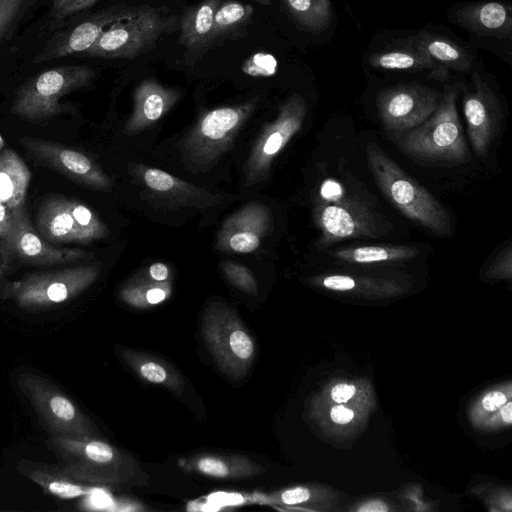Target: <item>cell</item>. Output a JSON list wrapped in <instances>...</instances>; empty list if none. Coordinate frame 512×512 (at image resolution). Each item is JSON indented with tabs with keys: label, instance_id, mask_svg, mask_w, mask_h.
I'll return each instance as SVG.
<instances>
[{
	"label": "cell",
	"instance_id": "6da1fadb",
	"mask_svg": "<svg viewBox=\"0 0 512 512\" xmlns=\"http://www.w3.org/2000/svg\"><path fill=\"white\" fill-rule=\"evenodd\" d=\"M366 154L376 183L394 206L436 235L451 233L450 216L432 194L408 176L377 144L369 143Z\"/></svg>",
	"mask_w": 512,
	"mask_h": 512
},
{
	"label": "cell",
	"instance_id": "7a4b0ae2",
	"mask_svg": "<svg viewBox=\"0 0 512 512\" xmlns=\"http://www.w3.org/2000/svg\"><path fill=\"white\" fill-rule=\"evenodd\" d=\"M458 93L457 84L446 86L429 118L400 138V149L422 161L465 162L468 149L457 113Z\"/></svg>",
	"mask_w": 512,
	"mask_h": 512
},
{
	"label": "cell",
	"instance_id": "3957f363",
	"mask_svg": "<svg viewBox=\"0 0 512 512\" xmlns=\"http://www.w3.org/2000/svg\"><path fill=\"white\" fill-rule=\"evenodd\" d=\"M201 335L218 368L239 380L250 370L256 354L254 339L236 311L214 301L203 311Z\"/></svg>",
	"mask_w": 512,
	"mask_h": 512
},
{
	"label": "cell",
	"instance_id": "277c9868",
	"mask_svg": "<svg viewBox=\"0 0 512 512\" xmlns=\"http://www.w3.org/2000/svg\"><path fill=\"white\" fill-rule=\"evenodd\" d=\"M177 24V16L169 15L164 9L141 5L128 18L106 29L81 55L104 59L136 58L152 49Z\"/></svg>",
	"mask_w": 512,
	"mask_h": 512
},
{
	"label": "cell",
	"instance_id": "5b68a950",
	"mask_svg": "<svg viewBox=\"0 0 512 512\" xmlns=\"http://www.w3.org/2000/svg\"><path fill=\"white\" fill-rule=\"evenodd\" d=\"M95 72L85 65L58 66L26 81L17 91L11 112L24 120L43 121L72 111L60 98L89 85Z\"/></svg>",
	"mask_w": 512,
	"mask_h": 512
},
{
	"label": "cell",
	"instance_id": "8992f818",
	"mask_svg": "<svg viewBox=\"0 0 512 512\" xmlns=\"http://www.w3.org/2000/svg\"><path fill=\"white\" fill-rule=\"evenodd\" d=\"M316 220L324 243L353 237H375V223L368 212L350 200L344 186L333 178L325 179L319 189Z\"/></svg>",
	"mask_w": 512,
	"mask_h": 512
},
{
	"label": "cell",
	"instance_id": "52a82bcc",
	"mask_svg": "<svg viewBox=\"0 0 512 512\" xmlns=\"http://www.w3.org/2000/svg\"><path fill=\"white\" fill-rule=\"evenodd\" d=\"M10 216V229L1 239V264L13 261L32 265L67 264L85 257L80 249L57 248L40 236L32 227L24 205L10 210Z\"/></svg>",
	"mask_w": 512,
	"mask_h": 512
},
{
	"label": "cell",
	"instance_id": "ba28073f",
	"mask_svg": "<svg viewBox=\"0 0 512 512\" xmlns=\"http://www.w3.org/2000/svg\"><path fill=\"white\" fill-rule=\"evenodd\" d=\"M440 99L441 94L429 87L417 83L399 84L379 94L378 108L388 130L404 132L428 119Z\"/></svg>",
	"mask_w": 512,
	"mask_h": 512
},
{
	"label": "cell",
	"instance_id": "9c48e42d",
	"mask_svg": "<svg viewBox=\"0 0 512 512\" xmlns=\"http://www.w3.org/2000/svg\"><path fill=\"white\" fill-rule=\"evenodd\" d=\"M136 8V6L117 4L93 13L77 25L56 33L35 56L33 63L82 54L106 29L128 18Z\"/></svg>",
	"mask_w": 512,
	"mask_h": 512
},
{
	"label": "cell",
	"instance_id": "30bf717a",
	"mask_svg": "<svg viewBox=\"0 0 512 512\" xmlns=\"http://www.w3.org/2000/svg\"><path fill=\"white\" fill-rule=\"evenodd\" d=\"M97 275L96 266H78L28 275L15 288L22 301L60 303L90 285Z\"/></svg>",
	"mask_w": 512,
	"mask_h": 512
},
{
	"label": "cell",
	"instance_id": "8fae6325",
	"mask_svg": "<svg viewBox=\"0 0 512 512\" xmlns=\"http://www.w3.org/2000/svg\"><path fill=\"white\" fill-rule=\"evenodd\" d=\"M474 91L466 94L463 110L469 139L478 155H486L501 125V107L488 83L476 71L472 75Z\"/></svg>",
	"mask_w": 512,
	"mask_h": 512
},
{
	"label": "cell",
	"instance_id": "7c38bea8",
	"mask_svg": "<svg viewBox=\"0 0 512 512\" xmlns=\"http://www.w3.org/2000/svg\"><path fill=\"white\" fill-rule=\"evenodd\" d=\"M20 142L37 159L75 182L96 188L107 184L96 164L79 151L34 137L21 138Z\"/></svg>",
	"mask_w": 512,
	"mask_h": 512
},
{
	"label": "cell",
	"instance_id": "4fadbf2b",
	"mask_svg": "<svg viewBox=\"0 0 512 512\" xmlns=\"http://www.w3.org/2000/svg\"><path fill=\"white\" fill-rule=\"evenodd\" d=\"M306 112L305 101L299 95H292L284 103L278 118L268 127L254 151L253 167L260 170L268 166L271 160L301 128Z\"/></svg>",
	"mask_w": 512,
	"mask_h": 512
},
{
	"label": "cell",
	"instance_id": "5bb4252c",
	"mask_svg": "<svg viewBox=\"0 0 512 512\" xmlns=\"http://www.w3.org/2000/svg\"><path fill=\"white\" fill-rule=\"evenodd\" d=\"M268 211L261 205H249L233 215L220 233V247L237 253L256 250L268 228Z\"/></svg>",
	"mask_w": 512,
	"mask_h": 512
},
{
	"label": "cell",
	"instance_id": "9a60e30c",
	"mask_svg": "<svg viewBox=\"0 0 512 512\" xmlns=\"http://www.w3.org/2000/svg\"><path fill=\"white\" fill-rule=\"evenodd\" d=\"M183 468L189 473L229 481L249 479L266 473L260 463L246 455L227 453L194 455L183 463Z\"/></svg>",
	"mask_w": 512,
	"mask_h": 512
},
{
	"label": "cell",
	"instance_id": "2e32d148",
	"mask_svg": "<svg viewBox=\"0 0 512 512\" xmlns=\"http://www.w3.org/2000/svg\"><path fill=\"white\" fill-rule=\"evenodd\" d=\"M457 22L466 29L491 37H510L511 7L500 2H484L465 6L456 12Z\"/></svg>",
	"mask_w": 512,
	"mask_h": 512
},
{
	"label": "cell",
	"instance_id": "e0dca14e",
	"mask_svg": "<svg viewBox=\"0 0 512 512\" xmlns=\"http://www.w3.org/2000/svg\"><path fill=\"white\" fill-rule=\"evenodd\" d=\"M36 224L39 233L48 242L82 243L69 199L64 197L47 198L38 209Z\"/></svg>",
	"mask_w": 512,
	"mask_h": 512
},
{
	"label": "cell",
	"instance_id": "ac0fdd59",
	"mask_svg": "<svg viewBox=\"0 0 512 512\" xmlns=\"http://www.w3.org/2000/svg\"><path fill=\"white\" fill-rule=\"evenodd\" d=\"M119 355L124 363L144 381L165 387L181 395L185 380L166 360L136 349L119 347Z\"/></svg>",
	"mask_w": 512,
	"mask_h": 512
},
{
	"label": "cell",
	"instance_id": "d6986e66",
	"mask_svg": "<svg viewBox=\"0 0 512 512\" xmlns=\"http://www.w3.org/2000/svg\"><path fill=\"white\" fill-rule=\"evenodd\" d=\"M221 0H203L180 18L178 42L188 54L203 52L212 45L213 21Z\"/></svg>",
	"mask_w": 512,
	"mask_h": 512
},
{
	"label": "cell",
	"instance_id": "ffe728a7",
	"mask_svg": "<svg viewBox=\"0 0 512 512\" xmlns=\"http://www.w3.org/2000/svg\"><path fill=\"white\" fill-rule=\"evenodd\" d=\"M31 173L24 161L11 149L0 152V201L13 210L24 205Z\"/></svg>",
	"mask_w": 512,
	"mask_h": 512
},
{
	"label": "cell",
	"instance_id": "44dd1931",
	"mask_svg": "<svg viewBox=\"0 0 512 512\" xmlns=\"http://www.w3.org/2000/svg\"><path fill=\"white\" fill-rule=\"evenodd\" d=\"M179 91L162 86L157 80H143L135 91L133 125L156 121L178 99Z\"/></svg>",
	"mask_w": 512,
	"mask_h": 512
},
{
	"label": "cell",
	"instance_id": "7402d4cb",
	"mask_svg": "<svg viewBox=\"0 0 512 512\" xmlns=\"http://www.w3.org/2000/svg\"><path fill=\"white\" fill-rule=\"evenodd\" d=\"M407 44L417 47L448 71L466 72L472 66L473 58L467 50L442 36L422 32L409 38Z\"/></svg>",
	"mask_w": 512,
	"mask_h": 512
},
{
	"label": "cell",
	"instance_id": "603a6c76",
	"mask_svg": "<svg viewBox=\"0 0 512 512\" xmlns=\"http://www.w3.org/2000/svg\"><path fill=\"white\" fill-rule=\"evenodd\" d=\"M369 63L375 68L384 70H429L431 75L439 80L448 76L447 69L436 64L426 53L410 44L404 48L373 54L369 58Z\"/></svg>",
	"mask_w": 512,
	"mask_h": 512
},
{
	"label": "cell",
	"instance_id": "cb8c5ba5",
	"mask_svg": "<svg viewBox=\"0 0 512 512\" xmlns=\"http://www.w3.org/2000/svg\"><path fill=\"white\" fill-rule=\"evenodd\" d=\"M251 105L222 107L210 111L201 120L198 140L205 146L220 145L243 120Z\"/></svg>",
	"mask_w": 512,
	"mask_h": 512
},
{
	"label": "cell",
	"instance_id": "d4e9b609",
	"mask_svg": "<svg viewBox=\"0 0 512 512\" xmlns=\"http://www.w3.org/2000/svg\"><path fill=\"white\" fill-rule=\"evenodd\" d=\"M331 254L344 262L370 264L406 261L414 258L418 250L406 245H371L339 249Z\"/></svg>",
	"mask_w": 512,
	"mask_h": 512
},
{
	"label": "cell",
	"instance_id": "484cf974",
	"mask_svg": "<svg viewBox=\"0 0 512 512\" xmlns=\"http://www.w3.org/2000/svg\"><path fill=\"white\" fill-rule=\"evenodd\" d=\"M254 8L250 4L234 0L221 2L215 12L212 43L223 37L235 35L251 21Z\"/></svg>",
	"mask_w": 512,
	"mask_h": 512
},
{
	"label": "cell",
	"instance_id": "4316f807",
	"mask_svg": "<svg viewBox=\"0 0 512 512\" xmlns=\"http://www.w3.org/2000/svg\"><path fill=\"white\" fill-rule=\"evenodd\" d=\"M285 3L295 21L309 31L319 33L330 24L329 0H285Z\"/></svg>",
	"mask_w": 512,
	"mask_h": 512
},
{
	"label": "cell",
	"instance_id": "83f0119b",
	"mask_svg": "<svg viewBox=\"0 0 512 512\" xmlns=\"http://www.w3.org/2000/svg\"><path fill=\"white\" fill-rule=\"evenodd\" d=\"M70 207L75 224L80 232L82 243H89L106 234L104 224L87 206L70 200Z\"/></svg>",
	"mask_w": 512,
	"mask_h": 512
},
{
	"label": "cell",
	"instance_id": "f1b7e54d",
	"mask_svg": "<svg viewBox=\"0 0 512 512\" xmlns=\"http://www.w3.org/2000/svg\"><path fill=\"white\" fill-rule=\"evenodd\" d=\"M170 293L169 286L158 282L150 283L149 286H135L123 290V299L132 306L145 308L150 305H156L164 301Z\"/></svg>",
	"mask_w": 512,
	"mask_h": 512
},
{
	"label": "cell",
	"instance_id": "f546056e",
	"mask_svg": "<svg viewBox=\"0 0 512 512\" xmlns=\"http://www.w3.org/2000/svg\"><path fill=\"white\" fill-rule=\"evenodd\" d=\"M223 270L233 285L246 293L257 294L256 281L247 268L234 263H226L223 265Z\"/></svg>",
	"mask_w": 512,
	"mask_h": 512
},
{
	"label": "cell",
	"instance_id": "4dcf8cb0",
	"mask_svg": "<svg viewBox=\"0 0 512 512\" xmlns=\"http://www.w3.org/2000/svg\"><path fill=\"white\" fill-rule=\"evenodd\" d=\"M26 0H0V43L24 8Z\"/></svg>",
	"mask_w": 512,
	"mask_h": 512
},
{
	"label": "cell",
	"instance_id": "1f68e13d",
	"mask_svg": "<svg viewBox=\"0 0 512 512\" xmlns=\"http://www.w3.org/2000/svg\"><path fill=\"white\" fill-rule=\"evenodd\" d=\"M98 0H52L50 16L54 19H65L83 11Z\"/></svg>",
	"mask_w": 512,
	"mask_h": 512
},
{
	"label": "cell",
	"instance_id": "d6a6232c",
	"mask_svg": "<svg viewBox=\"0 0 512 512\" xmlns=\"http://www.w3.org/2000/svg\"><path fill=\"white\" fill-rule=\"evenodd\" d=\"M145 183L156 191H168L174 186V179L159 169H148L144 175Z\"/></svg>",
	"mask_w": 512,
	"mask_h": 512
},
{
	"label": "cell",
	"instance_id": "836d02e7",
	"mask_svg": "<svg viewBox=\"0 0 512 512\" xmlns=\"http://www.w3.org/2000/svg\"><path fill=\"white\" fill-rule=\"evenodd\" d=\"M50 410L55 417L60 420L71 421L76 417V409L74 405L65 397L55 395L51 398Z\"/></svg>",
	"mask_w": 512,
	"mask_h": 512
},
{
	"label": "cell",
	"instance_id": "e575fe53",
	"mask_svg": "<svg viewBox=\"0 0 512 512\" xmlns=\"http://www.w3.org/2000/svg\"><path fill=\"white\" fill-rule=\"evenodd\" d=\"M250 67L245 71L251 75L259 76L261 66L262 76L272 75L275 72L276 61L271 55L257 54L250 59Z\"/></svg>",
	"mask_w": 512,
	"mask_h": 512
},
{
	"label": "cell",
	"instance_id": "d590c367",
	"mask_svg": "<svg viewBox=\"0 0 512 512\" xmlns=\"http://www.w3.org/2000/svg\"><path fill=\"white\" fill-rule=\"evenodd\" d=\"M49 490L56 496L66 499L75 498L85 493L82 487L64 481L50 483Z\"/></svg>",
	"mask_w": 512,
	"mask_h": 512
},
{
	"label": "cell",
	"instance_id": "8d00e7d4",
	"mask_svg": "<svg viewBox=\"0 0 512 512\" xmlns=\"http://www.w3.org/2000/svg\"><path fill=\"white\" fill-rule=\"evenodd\" d=\"M492 270H494V274H496V272L498 270H500V274L502 276H510L511 274V246H507V248L502 251V253H500L498 255V257L495 259V261L492 263V266H491Z\"/></svg>",
	"mask_w": 512,
	"mask_h": 512
},
{
	"label": "cell",
	"instance_id": "74e56055",
	"mask_svg": "<svg viewBox=\"0 0 512 512\" xmlns=\"http://www.w3.org/2000/svg\"><path fill=\"white\" fill-rule=\"evenodd\" d=\"M507 402L505 394L499 391L488 393L482 400V406L487 411H495Z\"/></svg>",
	"mask_w": 512,
	"mask_h": 512
},
{
	"label": "cell",
	"instance_id": "f35d334b",
	"mask_svg": "<svg viewBox=\"0 0 512 512\" xmlns=\"http://www.w3.org/2000/svg\"><path fill=\"white\" fill-rule=\"evenodd\" d=\"M355 394V387L348 384H338L331 391V397L335 402L348 401Z\"/></svg>",
	"mask_w": 512,
	"mask_h": 512
},
{
	"label": "cell",
	"instance_id": "ab89813d",
	"mask_svg": "<svg viewBox=\"0 0 512 512\" xmlns=\"http://www.w3.org/2000/svg\"><path fill=\"white\" fill-rule=\"evenodd\" d=\"M331 419L337 424H346L353 419V411L344 406H335L330 412Z\"/></svg>",
	"mask_w": 512,
	"mask_h": 512
},
{
	"label": "cell",
	"instance_id": "60d3db41",
	"mask_svg": "<svg viewBox=\"0 0 512 512\" xmlns=\"http://www.w3.org/2000/svg\"><path fill=\"white\" fill-rule=\"evenodd\" d=\"M10 211L8 208L0 201V239H2L10 229Z\"/></svg>",
	"mask_w": 512,
	"mask_h": 512
},
{
	"label": "cell",
	"instance_id": "b9f144b4",
	"mask_svg": "<svg viewBox=\"0 0 512 512\" xmlns=\"http://www.w3.org/2000/svg\"><path fill=\"white\" fill-rule=\"evenodd\" d=\"M149 275L158 282H164L168 277V268L163 263H155L149 268Z\"/></svg>",
	"mask_w": 512,
	"mask_h": 512
},
{
	"label": "cell",
	"instance_id": "7bdbcfd3",
	"mask_svg": "<svg viewBox=\"0 0 512 512\" xmlns=\"http://www.w3.org/2000/svg\"><path fill=\"white\" fill-rule=\"evenodd\" d=\"M512 404L508 402L506 405L501 407V416L504 422L510 424L512 422Z\"/></svg>",
	"mask_w": 512,
	"mask_h": 512
},
{
	"label": "cell",
	"instance_id": "ee69618b",
	"mask_svg": "<svg viewBox=\"0 0 512 512\" xmlns=\"http://www.w3.org/2000/svg\"><path fill=\"white\" fill-rule=\"evenodd\" d=\"M361 511H384L386 507L380 502H371L360 509Z\"/></svg>",
	"mask_w": 512,
	"mask_h": 512
},
{
	"label": "cell",
	"instance_id": "f6af8a7d",
	"mask_svg": "<svg viewBox=\"0 0 512 512\" xmlns=\"http://www.w3.org/2000/svg\"><path fill=\"white\" fill-rule=\"evenodd\" d=\"M4 146H5V142L2 138V136L0 135V152L3 150Z\"/></svg>",
	"mask_w": 512,
	"mask_h": 512
},
{
	"label": "cell",
	"instance_id": "bcb514c9",
	"mask_svg": "<svg viewBox=\"0 0 512 512\" xmlns=\"http://www.w3.org/2000/svg\"><path fill=\"white\" fill-rule=\"evenodd\" d=\"M3 269H4V267H3V266H2V264L0 263V277H1V276H2V274H3Z\"/></svg>",
	"mask_w": 512,
	"mask_h": 512
},
{
	"label": "cell",
	"instance_id": "7dc6e473",
	"mask_svg": "<svg viewBox=\"0 0 512 512\" xmlns=\"http://www.w3.org/2000/svg\"><path fill=\"white\" fill-rule=\"evenodd\" d=\"M256 1H260V2L266 3L268 0H256Z\"/></svg>",
	"mask_w": 512,
	"mask_h": 512
}]
</instances>
